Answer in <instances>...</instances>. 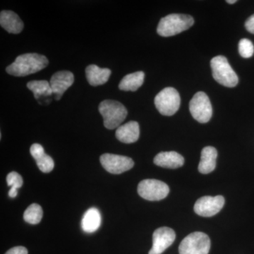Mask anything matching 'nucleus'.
<instances>
[{
  "instance_id": "f257e3e1",
  "label": "nucleus",
  "mask_w": 254,
  "mask_h": 254,
  "mask_svg": "<svg viewBox=\"0 0 254 254\" xmlns=\"http://www.w3.org/2000/svg\"><path fill=\"white\" fill-rule=\"evenodd\" d=\"M49 64L44 55L37 53H26L19 55L6 68V72L14 76H26L41 71Z\"/></svg>"
},
{
  "instance_id": "f03ea898",
  "label": "nucleus",
  "mask_w": 254,
  "mask_h": 254,
  "mask_svg": "<svg viewBox=\"0 0 254 254\" xmlns=\"http://www.w3.org/2000/svg\"><path fill=\"white\" fill-rule=\"evenodd\" d=\"M194 23V19L190 15L169 14L160 19L157 32L163 37H170L187 31Z\"/></svg>"
},
{
  "instance_id": "7ed1b4c3",
  "label": "nucleus",
  "mask_w": 254,
  "mask_h": 254,
  "mask_svg": "<svg viewBox=\"0 0 254 254\" xmlns=\"http://www.w3.org/2000/svg\"><path fill=\"white\" fill-rule=\"evenodd\" d=\"M100 113L103 118V123L108 129H115L121 126L127 116V108L120 102L105 100L98 107Z\"/></svg>"
},
{
  "instance_id": "20e7f679",
  "label": "nucleus",
  "mask_w": 254,
  "mask_h": 254,
  "mask_svg": "<svg viewBox=\"0 0 254 254\" xmlns=\"http://www.w3.org/2000/svg\"><path fill=\"white\" fill-rule=\"evenodd\" d=\"M214 79L222 86L233 88L239 82L238 76L235 72L227 58L222 55L215 57L210 61Z\"/></svg>"
},
{
  "instance_id": "39448f33",
  "label": "nucleus",
  "mask_w": 254,
  "mask_h": 254,
  "mask_svg": "<svg viewBox=\"0 0 254 254\" xmlns=\"http://www.w3.org/2000/svg\"><path fill=\"white\" fill-rule=\"evenodd\" d=\"M210 249V240L206 234L195 232L190 234L182 241L180 254H208Z\"/></svg>"
},
{
  "instance_id": "423d86ee",
  "label": "nucleus",
  "mask_w": 254,
  "mask_h": 254,
  "mask_svg": "<svg viewBox=\"0 0 254 254\" xmlns=\"http://www.w3.org/2000/svg\"><path fill=\"white\" fill-rule=\"evenodd\" d=\"M180 95L172 87L164 88L155 98V105L159 113L164 116H172L180 107Z\"/></svg>"
},
{
  "instance_id": "0eeeda50",
  "label": "nucleus",
  "mask_w": 254,
  "mask_h": 254,
  "mask_svg": "<svg viewBox=\"0 0 254 254\" xmlns=\"http://www.w3.org/2000/svg\"><path fill=\"white\" fill-rule=\"evenodd\" d=\"M192 117L198 123H208L213 115V108L208 95L204 92H198L193 95L190 103Z\"/></svg>"
},
{
  "instance_id": "6e6552de",
  "label": "nucleus",
  "mask_w": 254,
  "mask_h": 254,
  "mask_svg": "<svg viewBox=\"0 0 254 254\" xmlns=\"http://www.w3.org/2000/svg\"><path fill=\"white\" fill-rule=\"evenodd\" d=\"M170 188L165 182L157 180H145L138 184V193L145 200H160L166 198Z\"/></svg>"
},
{
  "instance_id": "1a4fd4ad",
  "label": "nucleus",
  "mask_w": 254,
  "mask_h": 254,
  "mask_svg": "<svg viewBox=\"0 0 254 254\" xmlns=\"http://www.w3.org/2000/svg\"><path fill=\"white\" fill-rule=\"evenodd\" d=\"M100 160L105 170L114 175H120L128 171L134 165V162L131 158L111 153L102 155Z\"/></svg>"
},
{
  "instance_id": "9d476101",
  "label": "nucleus",
  "mask_w": 254,
  "mask_h": 254,
  "mask_svg": "<svg viewBox=\"0 0 254 254\" xmlns=\"http://www.w3.org/2000/svg\"><path fill=\"white\" fill-rule=\"evenodd\" d=\"M225 205V198L222 195L201 197L196 200L194 205V211L202 217L213 216L218 213Z\"/></svg>"
},
{
  "instance_id": "9b49d317",
  "label": "nucleus",
  "mask_w": 254,
  "mask_h": 254,
  "mask_svg": "<svg viewBox=\"0 0 254 254\" xmlns=\"http://www.w3.org/2000/svg\"><path fill=\"white\" fill-rule=\"evenodd\" d=\"M176 238L173 229L163 227L157 229L153 235V247L148 254H161L169 248Z\"/></svg>"
},
{
  "instance_id": "f8f14e48",
  "label": "nucleus",
  "mask_w": 254,
  "mask_h": 254,
  "mask_svg": "<svg viewBox=\"0 0 254 254\" xmlns=\"http://www.w3.org/2000/svg\"><path fill=\"white\" fill-rule=\"evenodd\" d=\"M73 81L74 76L71 71H60L53 75L50 83L57 100L61 99L64 93L71 86Z\"/></svg>"
},
{
  "instance_id": "ddd939ff",
  "label": "nucleus",
  "mask_w": 254,
  "mask_h": 254,
  "mask_svg": "<svg viewBox=\"0 0 254 254\" xmlns=\"http://www.w3.org/2000/svg\"><path fill=\"white\" fill-rule=\"evenodd\" d=\"M140 136L139 125L137 122L130 121L117 128L115 136L124 143H133L138 141Z\"/></svg>"
},
{
  "instance_id": "4468645a",
  "label": "nucleus",
  "mask_w": 254,
  "mask_h": 254,
  "mask_svg": "<svg viewBox=\"0 0 254 254\" xmlns=\"http://www.w3.org/2000/svg\"><path fill=\"white\" fill-rule=\"evenodd\" d=\"M30 153L36 160L37 165L41 172L49 173L53 171L55 167L54 160L45 153L44 148L41 144L34 143L30 148Z\"/></svg>"
},
{
  "instance_id": "2eb2a0df",
  "label": "nucleus",
  "mask_w": 254,
  "mask_h": 254,
  "mask_svg": "<svg viewBox=\"0 0 254 254\" xmlns=\"http://www.w3.org/2000/svg\"><path fill=\"white\" fill-rule=\"evenodd\" d=\"M154 163L164 168L177 169L183 166L185 158L177 152H161L155 157Z\"/></svg>"
},
{
  "instance_id": "dca6fc26",
  "label": "nucleus",
  "mask_w": 254,
  "mask_h": 254,
  "mask_svg": "<svg viewBox=\"0 0 254 254\" xmlns=\"http://www.w3.org/2000/svg\"><path fill=\"white\" fill-rule=\"evenodd\" d=\"M0 25L8 33L18 34L22 31L23 23L17 14L11 11H1L0 14Z\"/></svg>"
},
{
  "instance_id": "f3484780",
  "label": "nucleus",
  "mask_w": 254,
  "mask_h": 254,
  "mask_svg": "<svg viewBox=\"0 0 254 254\" xmlns=\"http://www.w3.org/2000/svg\"><path fill=\"white\" fill-rule=\"evenodd\" d=\"M111 70L100 68L95 64H91L86 68L87 81L93 86H100L108 82L111 75Z\"/></svg>"
},
{
  "instance_id": "a211bd4d",
  "label": "nucleus",
  "mask_w": 254,
  "mask_h": 254,
  "mask_svg": "<svg viewBox=\"0 0 254 254\" xmlns=\"http://www.w3.org/2000/svg\"><path fill=\"white\" fill-rule=\"evenodd\" d=\"M218 151L214 147H205L201 151L198 171L201 174L212 173L216 167Z\"/></svg>"
},
{
  "instance_id": "6ab92c4d",
  "label": "nucleus",
  "mask_w": 254,
  "mask_h": 254,
  "mask_svg": "<svg viewBox=\"0 0 254 254\" xmlns=\"http://www.w3.org/2000/svg\"><path fill=\"white\" fill-rule=\"evenodd\" d=\"M101 224V215L98 209L91 208L83 215L81 220V227L87 233H93L98 230Z\"/></svg>"
},
{
  "instance_id": "aec40b11",
  "label": "nucleus",
  "mask_w": 254,
  "mask_h": 254,
  "mask_svg": "<svg viewBox=\"0 0 254 254\" xmlns=\"http://www.w3.org/2000/svg\"><path fill=\"white\" fill-rule=\"evenodd\" d=\"M145 73L143 71L127 74L120 81L119 88L121 91H136L143 85Z\"/></svg>"
},
{
  "instance_id": "412c9836",
  "label": "nucleus",
  "mask_w": 254,
  "mask_h": 254,
  "mask_svg": "<svg viewBox=\"0 0 254 254\" xmlns=\"http://www.w3.org/2000/svg\"><path fill=\"white\" fill-rule=\"evenodd\" d=\"M27 87L30 91L33 92L36 99H38L42 95L50 96L53 95V90L50 86V82L42 80V81H31L27 83Z\"/></svg>"
},
{
  "instance_id": "4be33fe9",
  "label": "nucleus",
  "mask_w": 254,
  "mask_h": 254,
  "mask_svg": "<svg viewBox=\"0 0 254 254\" xmlns=\"http://www.w3.org/2000/svg\"><path fill=\"white\" fill-rule=\"evenodd\" d=\"M43 215V211L41 205L33 203L25 210L23 219L28 223L36 225L41 221Z\"/></svg>"
},
{
  "instance_id": "5701e85b",
  "label": "nucleus",
  "mask_w": 254,
  "mask_h": 254,
  "mask_svg": "<svg viewBox=\"0 0 254 254\" xmlns=\"http://www.w3.org/2000/svg\"><path fill=\"white\" fill-rule=\"evenodd\" d=\"M239 53L244 58H250L254 53V46L252 42L247 38H243L239 43Z\"/></svg>"
},
{
  "instance_id": "b1692460",
  "label": "nucleus",
  "mask_w": 254,
  "mask_h": 254,
  "mask_svg": "<svg viewBox=\"0 0 254 254\" xmlns=\"http://www.w3.org/2000/svg\"><path fill=\"white\" fill-rule=\"evenodd\" d=\"M6 182H7L8 186L11 187V188L13 187V188L18 190L22 187V177L16 172H11L8 174L7 177H6Z\"/></svg>"
},
{
  "instance_id": "393cba45",
  "label": "nucleus",
  "mask_w": 254,
  "mask_h": 254,
  "mask_svg": "<svg viewBox=\"0 0 254 254\" xmlns=\"http://www.w3.org/2000/svg\"><path fill=\"white\" fill-rule=\"evenodd\" d=\"M5 254H28V250L23 247H16L11 248Z\"/></svg>"
},
{
  "instance_id": "a878e982",
  "label": "nucleus",
  "mask_w": 254,
  "mask_h": 254,
  "mask_svg": "<svg viewBox=\"0 0 254 254\" xmlns=\"http://www.w3.org/2000/svg\"><path fill=\"white\" fill-rule=\"evenodd\" d=\"M245 27L250 33L254 34V14L252 15L245 23Z\"/></svg>"
},
{
  "instance_id": "bb28decb",
  "label": "nucleus",
  "mask_w": 254,
  "mask_h": 254,
  "mask_svg": "<svg viewBox=\"0 0 254 254\" xmlns=\"http://www.w3.org/2000/svg\"><path fill=\"white\" fill-rule=\"evenodd\" d=\"M17 189L13 188V187H11V188L10 189L9 191V196L10 197V198H15V197H16V195H17Z\"/></svg>"
},
{
  "instance_id": "cd10ccee",
  "label": "nucleus",
  "mask_w": 254,
  "mask_h": 254,
  "mask_svg": "<svg viewBox=\"0 0 254 254\" xmlns=\"http://www.w3.org/2000/svg\"><path fill=\"white\" fill-rule=\"evenodd\" d=\"M226 1L227 3H228V4H235V3H236L237 0H227V1Z\"/></svg>"
}]
</instances>
